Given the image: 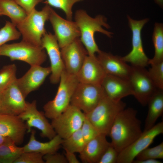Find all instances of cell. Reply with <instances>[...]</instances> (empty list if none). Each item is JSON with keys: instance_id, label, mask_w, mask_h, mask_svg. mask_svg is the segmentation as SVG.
Masks as SVG:
<instances>
[{"instance_id": "42", "label": "cell", "mask_w": 163, "mask_h": 163, "mask_svg": "<svg viewBox=\"0 0 163 163\" xmlns=\"http://www.w3.org/2000/svg\"><path fill=\"white\" fill-rule=\"evenodd\" d=\"M156 2L161 6H163V0H155Z\"/></svg>"}, {"instance_id": "12", "label": "cell", "mask_w": 163, "mask_h": 163, "mask_svg": "<svg viewBox=\"0 0 163 163\" xmlns=\"http://www.w3.org/2000/svg\"><path fill=\"white\" fill-rule=\"evenodd\" d=\"M25 123L27 132H30L31 128L34 127L41 131V137L50 140L56 133L45 115L44 113L38 110L37 108L36 100L31 102H27L24 111L18 116Z\"/></svg>"}, {"instance_id": "14", "label": "cell", "mask_w": 163, "mask_h": 163, "mask_svg": "<svg viewBox=\"0 0 163 163\" xmlns=\"http://www.w3.org/2000/svg\"><path fill=\"white\" fill-rule=\"evenodd\" d=\"M41 46L46 50L50 59L51 69L50 82L53 84H56L59 82L65 68L60 48L54 35L46 32L42 37Z\"/></svg>"}, {"instance_id": "43", "label": "cell", "mask_w": 163, "mask_h": 163, "mask_svg": "<svg viewBox=\"0 0 163 163\" xmlns=\"http://www.w3.org/2000/svg\"><path fill=\"white\" fill-rule=\"evenodd\" d=\"M1 114V92H0V114Z\"/></svg>"}, {"instance_id": "6", "label": "cell", "mask_w": 163, "mask_h": 163, "mask_svg": "<svg viewBox=\"0 0 163 163\" xmlns=\"http://www.w3.org/2000/svg\"><path fill=\"white\" fill-rule=\"evenodd\" d=\"M0 56L8 57L11 61L24 62L31 66L40 65L47 58L45 50L41 46L22 40L18 43L2 45L0 47Z\"/></svg>"}, {"instance_id": "44", "label": "cell", "mask_w": 163, "mask_h": 163, "mask_svg": "<svg viewBox=\"0 0 163 163\" xmlns=\"http://www.w3.org/2000/svg\"><path fill=\"white\" fill-rule=\"evenodd\" d=\"M2 14H1V12H0V16H2Z\"/></svg>"}, {"instance_id": "20", "label": "cell", "mask_w": 163, "mask_h": 163, "mask_svg": "<svg viewBox=\"0 0 163 163\" xmlns=\"http://www.w3.org/2000/svg\"><path fill=\"white\" fill-rule=\"evenodd\" d=\"M106 74L97 57L88 55L76 76L79 82L101 85Z\"/></svg>"}, {"instance_id": "28", "label": "cell", "mask_w": 163, "mask_h": 163, "mask_svg": "<svg viewBox=\"0 0 163 163\" xmlns=\"http://www.w3.org/2000/svg\"><path fill=\"white\" fill-rule=\"evenodd\" d=\"M85 143L82 137L80 129L72 134L67 138L63 139L62 145L64 150L73 153H80Z\"/></svg>"}, {"instance_id": "36", "label": "cell", "mask_w": 163, "mask_h": 163, "mask_svg": "<svg viewBox=\"0 0 163 163\" xmlns=\"http://www.w3.org/2000/svg\"><path fill=\"white\" fill-rule=\"evenodd\" d=\"M118 154L110 142L98 163H117Z\"/></svg>"}, {"instance_id": "34", "label": "cell", "mask_w": 163, "mask_h": 163, "mask_svg": "<svg viewBox=\"0 0 163 163\" xmlns=\"http://www.w3.org/2000/svg\"><path fill=\"white\" fill-rule=\"evenodd\" d=\"M43 155L34 152H23L14 163H45Z\"/></svg>"}, {"instance_id": "21", "label": "cell", "mask_w": 163, "mask_h": 163, "mask_svg": "<svg viewBox=\"0 0 163 163\" xmlns=\"http://www.w3.org/2000/svg\"><path fill=\"white\" fill-rule=\"evenodd\" d=\"M97 58L106 74L129 79L131 67L122 57L101 50Z\"/></svg>"}, {"instance_id": "38", "label": "cell", "mask_w": 163, "mask_h": 163, "mask_svg": "<svg viewBox=\"0 0 163 163\" xmlns=\"http://www.w3.org/2000/svg\"><path fill=\"white\" fill-rule=\"evenodd\" d=\"M43 159L45 163H68L65 155L57 152L44 155Z\"/></svg>"}, {"instance_id": "5", "label": "cell", "mask_w": 163, "mask_h": 163, "mask_svg": "<svg viewBox=\"0 0 163 163\" xmlns=\"http://www.w3.org/2000/svg\"><path fill=\"white\" fill-rule=\"evenodd\" d=\"M52 8L46 5L40 11L35 9L27 15L16 27L22 36V40L36 46H41V39L46 32V22L49 20Z\"/></svg>"}, {"instance_id": "3", "label": "cell", "mask_w": 163, "mask_h": 163, "mask_svg": "<svg viewBox=\"0 0 163 163\" xmlns=\"http://www.w3.org/2000/svg\"><path fill=\"white\" fill-rule=\"evenodd\" d=\"M126 106L121 100H113L105 93L97 106L85 115L100 133L107 136L116 117Z\"/></svg>"}, {"instance_id": "2", "label": "cell", "mask_w": 163, "mask_h": 163, "mask_svg": "<svg viewBox=\"0 0 163 163\" xmlns=\"http://www.w3.org/2000/svg\"><path fill=\"white\" fill-rule=\"evenodd\" d=\"M74 19L80 32V39L88 55L95 56V53H97L101 51L95 40V33L98 32L110 38L113 34L103 28V27L107 29L110 28L107 23L106 18L101 15L93 18L88 15L85 10L79 9L76 11Z\"/></svg>"}, {"instance_id": "39", "label": "cell", "mask_w": 163, "mask_h": 163, "mask_svg": "<svg viewBox=\"0 0 163 163\" xmlns=\"http://www.w3.org/2000/svg\"><path fill=\"white\" fill-rule=\"evenodd\" d=\"M65 151V156L69 163H80L79 161L77 158L74 153L70 152L67 150Z\"/></svg>"}, {"instance_id": "9", "label": "cell", "mask_w": 163, "mask_h": 163, "mask_svg": "<svg viewBox=\"0 0 163 163\" xmlns=\"http://www.w3.org/2000/svg\"><path fill=\"white\" fill-rule=\"evenodd\" d=\"M127 18L132 32V48L128 54L122 57V59L125 62L130 63L131 66L145 67L149 65V59L144 51L141 32L149 19L145 18L137 21L132 19L129 16Z\"/></svg>"}, {"instance_id": "4", "label": "cell", "mask_w": 163, "mask_h": 163, "mask_svg": "<svg viewBox=\"0 0 163 163\" xmlns=\"http://www.w3.org/2000/svg\"><path fill=\"white\" fill-rule=\"evenodd\" d=\"M59 82L55 97L43 107L45 115L51 120L60 115L70 105L71 98L79 82L76 75L69 74L65 69L61 74Z\"/></svg>"}, {"instance_id": "16", "label": "cell", "mask_w": 163, "mask_h": 163, "mask_svg": "<svg viewBox=\"0 0 163 163\" xmlns=\"http://www.w3.org/2000/svg\"><path fill=\"white\" fill-rule=\"evenodd\" d=\"M51 73L50 66L43 67L40 65L31 66L23 76L17 79L16 84L25 98L30 93L40 87Z\"/></svg>"}, {"instance_id": "30", "label": "cell", "mask_w": 163, "mask_h": 163, "mask_svg": "<svg viewBox=\"0 0 163 163\" xmlns=\"http://www.w3.org/2000/svg\"><path fill=\"white\" fill-rule=\"evenodd\" d=\"M21 36L16 26L6 21L5 26L0 29V47L8 41L18 39Z\"/></svg>"}, {"instance_id": "27", "label": "cell", "mask_w": 163, "mask_h": 163, "mask_svg": "<svg viewBox=\"0 0 163 163\" xmlns=\"http://www.w3.org/2000/svg\"><path fill=\"white\" fill-rule=\"evenodd\" d=\"M152 37L155 54L153 58L149 59V64L150 65L163 62V26L162 24L155 23Z\"/></svg>"}, {"instance_id": "29", "label": "cell", "mask_w": 163, "mask_h": 163, "mask_svg": "<svg viewBox=\"0 0 163 163\" xmlns=\"http://www.w3.org/2000/svg\"><path fill=\"white\" fill-rule=\"evenodd\" d=\"M17 67L14 64L4 66L0 70V92H2L16 81Z\"/></svg>"}, {"instance_id": "22", "label": "cell", "mask_w": 163, "mask_h": 163, "mask_svg": "<svg viewBox=\"0 0 163 163\" xmlns=\"http://www.w3.org/2000/svg\"><path fill=\"white\" fill-rule=\"evenodd\" d=\"M106 135L99 133L87 142L79 158L84 163H98L101 156L110 145Z\"/></svg>"}, {"instance_id": "1", "label": "cell", "mask_w": 163, "mask_h": 163, "mask_svg": "<svg viewBox=\"0 0 163 163\" xmlns=\"http://www.w3.org/2000/svg\"><path fill=\"white\" fill-rule=\"evenodd\" d=\"M137 111L125 108L116 117L109 135L112 145L119 153L136 140L143 132L141 122L137 116Z\"/></svg>"}, {"instance_id": "11", "label": "cell", "mask_w": 163, "mask_h": 163, "mask_svg": "<svg viewBox=\"0 0 163 163\" xmlns=\"http://www.w3.org/2000/svg\"><path fill=\"white\" fill-rule=\"evenodd\" d=\"M163 133V121L147 130L143 131L139 138L119 153L117 163H132L138 154L148 147L155 137Z\"/></svg>"}, {"instance_id": "41", "label": "cell", "mask_w": 163, "mask_h": 163, "mask_svg": "<svg viewBox=\"0 0 163 163\" xmlns=\"http://www.w3.org/2000/svg\"><path fill=\"white\" fill-rule=\"evenodd\" d=\"M8 137L0 134V145L4 143Z\"/></svg>"}, {"instance_id": "24", "label": "cell", "mask_w": 163, "mask_h": 163, "mask_svg": "<svg viewBox=\"0 0 163 163\" xmlns=\"http://www.w3.org/2000/svg\"><path fill=\"white\" fill-rule=\"evenodd\" d=\"M148 110L143 131L147 130L155 125L163 112V89L157 88L149 100Z\"/></svg>"}, {"instance_id": "13", "label": "cell", "mask_w": 163, "mask_h": 163, "mask_svg": "<svg viewBox=\"0 0 163 163\" xmlns=\"http://www.w3.org/2000/svg\"><path fill=\"white\" fill-rule=\"evenodd\" d=\"M49 20L60 48L79 38L80 32L75 21L65 19L51 9Z\"/></svg>"}, {"instance_id": "32", "label": "cell", "mask_w": 163, "mask_h": 163, "mask_svg": "<svg viewBox=\"0 0 163 163\" xmlns=\"http://www.w3.org/2000/svg\"><path fill=\"white\" fill-rule=\"evenodd\" d=\"M136 158L137 161L149 159H163V142L154 147L145 149L138 154Z\"/></svg>"}, {"instance_id": "10", "label": "cell", "mask_w": 163, "mask_h": 163, "mask_svg": "<svg viewBox=\"0 0 163 163\" xmlns=\"http://www.w3.org/2000/svg\"><path fill=\"white\" fill-rule=\"evenodd\" d=\"M131 67L129 80L133 88V95L142 106H145L157 88L145 67Z\"/></svg>"}, {"instance_id": "17", "label": "cell", "mask_w": 163, "mask_h": 163, "mask_svg": "<svg viewBox=\"0 0 163 163\" xmlns=\"http://www.w3.org/2000/svg\"><path fill=\"white\" fill-rule=\"evenodd\" d=\"M15 82L1 92V114L18 116L25 108L27 102Z\"/></svg>"}, {"instance_id": "33", "label": "cell", "mask_w": 163, "mask_h": 163, "mask_svg": "<svg viewBox=\"0 0 163 163\" xmlns=\"http://www.w3.org/2000/svg\"><path fill=\"white\" fill-rule=\"evenodd\" d=\"M149 75L156 88L163 89V62L150 65Z\"/></svg>"}, {"instance_id": "37", "label": "cell", "mask_w": 163, "mask_h": 163, "mask_svg": "<svg viewBox=\"0 0 163 163\" xmlns=\"http://www.w3.org/2000/svg\"><path fill=\"white\" fill-rule=\"evenodd\" d=\"M26 12L27 15L35 9L36 6L43 0H14Z\"/></svg>"}, {"instance_id": "26", "label": "cell", "mask_w": 163, "mask_h": 163, "mask_svg": "<svg viewBox=\"0 0 163 163\" xmlns=\"http://www.w3.org/2000/svg\"><path fill=\"white\" fill-rule=\"evenodd\" d=\"M16 143L8 137L0 145V161L1 163H14L24 152L23 148L17 146Z\"/></svg>"}, {"instance_id": "45", "label": "cell", "mask_w": 163, "mask_h": 163, "mask_svg": "<svg viewBox=\"0 0 163 163\" xmlns=\"http://www.w3.org/2000/svg\"><path fill=\"white\" fill-rule=\"evenodd\" d=\"M0 163H1V161H0Z\"/></svg>"}, {"instance_id": "40", "label": "cell", "mask_w": 163, "mask_h": 163, "mask_svg": "<svg viewBox=\"0 0 163 163\" xmlns=\"http://www.w3.org/2000/svg\"><path fill=\"white\" fill-rule=\"evenodd\" d=\"M133 163H161L162 162L157 159H149L140 161L134 160Z\"/></svg>"}, {"instance_id": "25", "label": "cell", "mask_w": 163, "mask_h": 163, "mask_svg": "<svg viewBox=\"0 0 163 163\" xmlns=\"http://www.w3.org/2000/svg\"><path fill=\"white\" fill-rule=\"evenodd\" d=\"M0 11L8 17L16 27L27 16L25 11L14 0H0Z\"/></svg>"}, {"instance_id": "35", "label": "cell", "mask_w": 163, "mask_h": 163, "mask_svg": "<svg viewBox=\"0 0 163 163\" xmlns=\"http://www.w3.org/2000/svg\"><path fill=\"white\" fill-rule=\"evenodd\" d=\"M80 129L85 144L100 133L86 117Z\"/></svg>"}, {"instance_id": "8", "label": "cell", "mask_w": 163, "mask_h": 163, "mask_svg": "<svg viewBox=\"0 0 163 163\" xmlns=\"http://www.w3.org/2000/svg\"><path fill=\"white\" fill-rule=\"evenodd\" d=\"M85 118L82 111L70 104L51 123L56 134L65 139L81 128Z\"/></svg>"}, {"instance_id": "19", "label": "cell", "mask_w": 163, "mask_h": 163, "mask_svg": "<svg viewBox=\"0 0 163 163\" xmlns=\"http://www.w3.org/2000/svg\"><path fill=\"white\" fill-rule=\"evenodd\" d=\"M27 131L25 123L18 116L0 114V134L20 145L23 142Z\"/></svg>"}, {"instance_id": "23", "label": "cell", "mask_w": 163, "mask_h": 163, "mask_svg": "<svg viewBox=\"0 0 163 163\" xmlns=\"http://www.w3.org/2000/svg\"><path fill=\"white\" fill-rule=\"evenodd\" d=\"M30 132L29 142L23 147L24 152H34L44 155L57 152L62 145L63 139L57 134L50 141L42 142L36 140L35 130H31Z\"/></svg>"}, {"instance_id": "31", "label": "cell", "mask_w": 163, "mask_h": 163, "mask_svg": "<svg viewBox=\"0 0 163 163\" xmlns=\"http://www.w3.org/2000/svg\"><path fill=\"white\" fill-rule=\"evenodd\" d=\"M50 6L62 10L66 14L67 19L72 20V8L75 3L84 0H46Z\"/></svg>"}, {"instance_id": "15", "label": "cell", "mask_w": 163, "mask_h": 163, "mask_svg": "<svg viewBox=\"0 0 163 163\" xmlns=\"http://www.w3.org/2000/svg\"><path fill=\"white\" fill-rule=\"evenodd\" d=\"M60 51L65 70L69 74L76 75L88 55L79 38L61 48Z\"/></svg>"}, {"instance_id": "7", "label": "cell", "mask_w": 163, "mask_h": 163, "mask_svg": "<svg viewBox=\"0 0 163 163\" xmlns=\"http://www.w3.org/2000/svg\"><path fill=\"white\" fill-rule=\"evenodd\" d=\"M105 94L101 85L79 82L71 98L70 104L85 114L97 106Z\"/></svg>"}, {"instance_id": "18", "label": "cell", "mask_w": 163, "mask_h": 163, "mask_svg": "<svg viewBox=\"0 0 163 163\" xmlns=\"http://www.w3.org/2000/svg\"><path fill=\"white\" fill-rule=\"evenodd\" d=\"M101 85L107 95L116 101L121 100L124 97L133 94L129 79L106 74Z\"/></svg>"}]
</instances>
